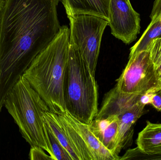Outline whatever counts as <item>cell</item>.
Instances as JSON below:
<instances>
[{
  "mask_svg": "<svg viewBox=\"0 0 161 160\" xmlns=\"http://www.w3.org/2000/svg\"><path fill=\"white\" fill-rule=\"evenodd\" d=\"M61 0H7L0 11V113L8 91L61 26Z\"/></svg>",
  "mask_w": 161,
  "mask_h": 160,
  "instance_id": "cell-1",
  "label": "cell"
},
{
  "mask_svg": "<svg viewBox=\"0 0 161 160\" xmlns=\"http://www.w3.org/2000/svg\"><path fill=\"white\" fill-rule=\"evenodd\" d=\"M69 34V28L62 25L53 41L35 57L23 74L51 111L57 114L66 111L64 82Z\"/></svg>",
  "mask_w": 161,
  "mask_h": 160,
  "instance_id": "cell-2",
  "label": "cell"
},
{
  "mask_svg": "<svg viewBox=\"0 0 161 160\" xmlns=\"http://www.w3.org/2000/svg\"><path fill=\"white\" fill-rule=\"evenodd\" d=\"M4 107L19 127L25 141L31 146L40 147L50 155L43 131L42 116L51 111L23 75L8 91Z\"/></svg>",
  "mask_w": 161,
  "mask_h": 160,
  "instance_id": "cell-3",
  "label": "cell"
},
{
  "mask_svg": "<svg viewBox=\"0 0 161 160\" xmlns=\"http://www.w3.org/2000/svg\"><path fill=\"white\" fill-rule=\"evenodd\" d=\"M66 111L90 124L98 113V85L76 47L69 43L64 82Z\"/></svg>",
  "mask_w": 161,
  "mask_h": 160,
  "instance_id": "cell-4",
  "label": "cell"
},
{
  "mask_svg": "<svg viewBox=\"0 0 161 160\" xmlns=\"http://www.w3.org/2000/svg\"><path fill=\"white\" fill-rule=\"evenodd\" d=\"M68 18L70 21L69 43L77 48L91 73L95 76L101 40L108 21L89 14Z\"/></svg>",
  "mask_w": 161,
  "mask_h": 160,
  "instance_id": "cell-5",
  "label": "cell"
},
{
  "mask_svg": "<svg viewBox=\"0 0 161 160\" xmlns=\"http://www.w3.org/2000/svg\"><path fill=\"white\" fill-rule=\"evenodd\" d=\"M115 86L124 93L142 95L161 89V80L149 51L130 54L129 59Z\"/></svg>",
  "mask_w": 161,
  "mask_h": 160,
  "instance_id": "cell-6",
  "label": "cell"
},
{
  "mask_svg": "<svg viewBox=\"0 0 161 160\" xmlns=\"http://www.w3.org/2000/svg\"><path fill=\"white\" fill-rule=\"evenodd\" d=\"M57 115L80 160H120L119 156L108 150L99 142L89 124L81 122L67 111Z\"/></svg>",
  "mask_w": 161,
  "mask_h": 160,
  "instance_id": "cell-7",
  "label": "cell"
},
{
  "mask_svg": "<svg viewBox=\"0 0 161 160\" xmlns=\"http://www.w3.org/2000/svg\"><path fill=\"white\" fill-rule=\"evenodd\" d=\"M140 14L130 0H110L109 20L111 34L126 44L136 39L140 33Z\"/></svg>",
  "mask_w": 161,
  "mask_h": 160,
  "instance_id": "cell-8",
  "label": "cell"
},
{
  "mask_svg": "<svg viewBox=\"0 0 161 160\" xmlns=\"http://www.w3.org/2000/svg\"><path fill=\"white\" fill-rule=\"evenodd\" d=\"M91 131L99 142L111 152L119 156V120L117 115L94 118L89 124Z\"/></svg>",
  "mask_w": 161,
  "mask_h": 160,
  "instance_id": "cell-9",
  "label": "cell"
},
{
  "mask_svg": "<svg viewBox=\"0 0 161 160\" xmlns=\"http://www.w3.org/2000/svg\"><path fill=\"white\" fill-rule=\"evenodd\" d=\"M142 95L120 92L116 86L105 95L100 110L95 118L117 115L140 102Z\"/></svg>",
  "mask_w": 161,
  "mask_h": 160,
  "instance_id": "cell-10",
  "label": "cell"
},
{
  "mask_svg": "<svg viewBox=\"0 0 161 160\" xmlns=\"http://www.w3.org/2000/svg\"><path fill=\"white\" fill-rule=\"evenodd\" d=\"M145 105L137 103L133 107L117 115L119 120L118 149H122L131 146L132 142L134 126L138 119L145 113Z\"/></svg>",
  "mask_w": 161,
  "mask_h": 160,
  "instance_id": "cell-11",
  "label": "cell"
},
{
  "mask_svg": "<svg viewBox=\"0 0 161 160\" xmlns=\"http://www.w3.org/2000/svg\"><path fill=\"white\" fill-rule=\"evenodd\" d=\"M68 16L89 14L109 20L110 0H61Z\"/></svg>",
  "mask_w": 161,
  "mask_h": 160,
  "instance_id": "cell-12",
  "label": "cell"
},
{
  "mask_svg": "<svg viewBox=\"0 0 161 160\" xmlns=\"http://www.w3.org/2000/svg\"><path fill=\"white\" fill-rule=\"evenodd\" d=\"M136 143L144 153L161 154V124L147 121L145 127L138 134Z\"/></svg>",
  "mask_w": 161,
  "mask_h": 160,
  "instance_id": "cell-13",
  "label": "cell"
},
{
  "mask_svg": "<svg viewBox=\"0 0 161 160\" xmlns=\"http://www.w3.org/2000/svg\"><path fill=\"white\" fill-rule=\"evenodd\" d=\"M43 117L54 135L69 152L73 160H80L79 155L68 137L57 114L51 111L46 112Z\"/></svg>",
  "mask_w": 161,
  "mask_h": 160,
  "instance_id": "cell-14",
  "label": "cell"
},
{
  "mask_svg": "<svg viewBox=\"0 0 161 160\" xmlns=\"http://www.w3.org/2000/svg\"><path fill=\"white\" fill-rule=\"evenodd\" d=\"M161 38V22L158 18L151 19V22L140 38L131 47L130 54L138 53L147 50L152 40Z\"/></svg>",
  "mask_w": 161,
  "mask_h": 160,
  "instance_id": "cell-15",
  "label": "cell"
},
{
  "mask_svg": "<svg viewBox=\"0 0 161 160\" xmlns=\"http://www.w3.org/2000/svg\"><path fill=\"white\" fill-rule=\"evenodd\" d=\"M43 131L50 150V156L53 160H73L69 152L58 140L42 116Z\"/></svg>",
  "mask_w": 161,
  "mask_h": 160,
  "instance_id": "cell-16",
  "label": "cell"
},
{
  "mask_svg": "<svg viewBox=\"0 0 161 160\" xmlns=\"http://www.w3.org/2000/svg\"><path fill=\"white\" fill-rule=\"evenodd\" d=\"M147 50L161 80V38L152 40Z\"/></svg>",
  "mask_w": 161,
  "mask_h": 160,
  "instance_id": "cell-17",
  "label": "cell"
},
{
  "mask_svg": "<svg viewBox=\"0 0 161 160\" xmlns=\"http://www.w3.org/2000/svg\"><path fill=\"white\" fill-rule=\"evenodd\" d=\"M161 160V154H147L137 147L128 150L123 157H120V160Z\"/></svg>",
  "mask_w": 161,
  "mask_h": 160,
  "instance_id": "cell-18",
  "label": "cell"
},
{
  "mask_svg": "<svg viewBox=\"0 0 161 160\" xmlns=\"http://www.w3.org/2000/svg\"><path fill=\"white\" fill-rule=\"evenodd\" d=\"M45 150L40 147L31 146L29 153V159L31 160H53L50 155L44 152Z\"/></svg>",
  "mask_w": 161,
  "mask_h": 160,
  "instance_id": "cell-19",
  "label": "cell"
},
{
  "mask_svg": "<svg viewBox=\"0 0 161 160\" xmlns=\"http://www.w3.org/2000/svg\"><path fill=\"white\" fill-rule=\"evenodd\" d=\"M151 104L157 111L161 112V89L152 94Z\"/></svg>",
  "mask_w": 161,
  "mask_h": 160,
  "instance_id": "cell-20",
  "label": "cell"
},
{
  "mask_svg": "<svg viewBox=\"0 0 161 160\" xmlns=\"http://www.w3.org/2000/svg\"><path fill=\"white\" fill-rule=\"evenodd\" d=\"M161 11V0H155L152 8V12L150 15V18L154 17Z\"/></svg>",
  "mask_w": 161,
  "mask_h": 160,
  "instance_id": "cell-21",
  "label": "cell"
},
{
  "mask_svg": "<svg viewBox=\"0 0 161 160\" xmlns=\"http://www.w3.org/2000/svg\"><path fill=\"white\" fill-rule=\"evenodd\" d=\"M152 94H146V95H142L141 100H140L141 103L144 105L145 106L147 104H151V97H152Z\"/></svg>",
  "mask_w": 161,
  "mask_h": 160,
  "instance_id": "cell-22",
  "label": "cell"
},
{
  "mask_svg": "<svg viewBox=\"0 0 161 160\" xmlns=\"http://www.w3.org/2000/svg\"><path fill=\"white\" fill-rule=\"evenodd\" d=\"M6 1L7 0H0V11L3 8Z\"/></svg>",
  "mask_w": 161,
  "mask_h": 160,
  "instance_id": "cell-23",
  "label": "cell"
},
{
  "mask_svg": "<svg viewBox=\"0 0 161 160\" xmlns=\"http://www.w3.org/2000/svg\"><path fill=\"white\" fill-rule=\"evenodd\" d=\"M158 18L159 20L161 22V11H160L158 14H157V15H155L154 17H152L151 18V19L154 18Z\"/></svg>",
  "mask_w": 161,
  "mask_h": 160,
  "instance_id": "cell-24",
  "label": "cell"
}]
</instances>
